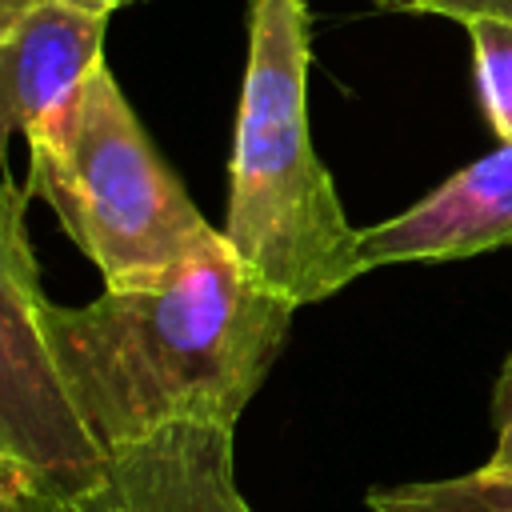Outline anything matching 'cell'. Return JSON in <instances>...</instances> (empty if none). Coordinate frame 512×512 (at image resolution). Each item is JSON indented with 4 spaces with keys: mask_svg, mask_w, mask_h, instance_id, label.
I'll return each instance as SVG.
<instances>
[{
    "mask_svg": "<svg viewBox=\"0 0 512 512\" xmlns=\"http://www.w3.org/2000/svg\"><path fill=\"white\" fill-rule=\"evenodd\" d=\"M296 304L256 284L224 232L168 276L104 288L88 304H44L60 380L112 452L168 424H228L276 364Z\"/></svg>",
    "mask_w": 512,
    "mask_h": 512,
    "instance_id": "6da1fadb",
    "label": "cell"
},
{
    "mask_svg": "<svg viewBox=\"0 0 512 512\" xmlns=\"http://www.w3.org/2000/svg\"><path fill=\"white\" fill-rule=\"evenodd\" d=\"M308 0H248V56L228 164L224 240L268 292L316 304L360 268L356 236L308 132Z\"/></svg>",
    "mask_w": 512,
    "mask_h": 512,
    "instance_id": "7a4b0ae2",
    "label": "cell"
},
{
    "mask_svg": "<svg viewBox=\"0 0 512 512\" xmlns=\"http://www.w3.org/2000/svg\"><path fill=\"white\" fill-rule=\"evenodd\" d=\"M28 152L32 196L48 200L104 288L152 284L220 236L152 148L104 56L88 68L64 128Z\"/></svg>",
    "mask_w": 512,
    "mask_h": 512,
    "instance_id": "3957f363",
    "label": "cell"
},
{
    "mask_svg": "<svg viewBox=\"0 0 512 512\" xmlns=\"http://www.w3.org/2000/svg\"><path fill=\"white\" fill-rule=\"evenodd\" d=\"M32 188L0 176V456L24 464L40 488H84L104 476L108 452L84 428L44 336L36 248L28 236Z\"/></svg>",
    "mask_w": 512,
    "mask_h": 512,
    "instance_id": "277c9868",
    "label": "cell"
},
{
    "mask_svg": "<svg viewBox=\"0 0 512 512\" xmlns=\"http://www.w3.org/2000/svg\"><path fill=\"white\" fill-rule=\"evenodd\" d=\"M496 248H512V144H496L400 216L356 236L364 272L384 264H448Z\"/></svg>",
    "mask_w": 512,
    "mask_h": 512,
    "instance_id": "5b68a950",
    "label": "cell"
},
{
    "mask_svg": "<svg viewBox=\"0 0 512 512\" xmlns=\"http://www.w3.org/2000/svg\"><path fill=\"white\" fill-rule=\"evenodd\" d=\"M104 56V16L64 4H44L24 24L0 32V164L8 140L24 132L28 144L52 140L88 76Z\"/></svg>",
    "mask_w": 512,
    "mask_h": 512,
    "instance_id": "8992f818",
    "label": "cell"
},
{
    "mask_svg": "<svg viewBox=\"0 0 512 512\" xmlns=\"http://www.w3.org/2000/svg\"><path fill=\"white\" fill-rule=\"evenodd\" d=\"M104 480L124 512H252L236 488L228 424H168L120 444Z\"/></svg>",
    "mask_w": 512,
    "mask_h": 512,
    "instance_id": "52a82bcc",
    "label": "cell"
},
{
    "mask_svg": "<svg viewBox=\"0 0 512 512\" xmlns=\"http://www.w3.org/2000/svg\"><path fill=\"white\" fill-rule=\"evenodd\" d=\"M372 512H512V476L476 468L468 476L392 484L368 492Z\"/></svg>",
    "mask_w": 512,
    "mask_h": 512,
    "instance_id": "ba28073f",
    "label": "cell"
},
{
    "mask_svg": "<svg viewBox=\"0 0 512 512\" xmlns=\"http://www.w3.org/2000/svg\"><path fill=\"white\" fill-rule=\"evenodd\" d=\"M472 40V76L488 128L500 144H512V20L504 16H464Z\"/></svg>",
    "mask_w": 512,
    "mask_h": 512,
    "instance_id": "9c48e42d",
    "label": "cell"
},
{
    "mask_svg": "<svg viewBox=\"0 0 512 512\" xmlns=\"http://www.w3.org/2000/svg\"><path fill=\"white\" fill-rule=\"evenodd\" d=\"M8 512H124L120 500L112 496L108 480L100 476L96 484L84 488H32L28 496H20Z\"/></svg>",
    "mask_w": 512,
    "mask_h": 512,
    "instance_id": "30bf717a",
    "label": "cell"
},
{
    "mask_svg": "<svg viewBox=\"0 0 512 512\" xmlns=\"http://www.w3.org/2000/svg\"><path fill=\"white\" fill-rule=\"evenodd\" d=\"M492 428H496V444L484 468L512 476V356L500 364V376L492 388Z\"/></svg>",
    "mask_w": 512,
    "mask_h": 512,
    "instance_id": "8fae6325",
    "label": "cell"
},
{
    "mask_svg": "<svg viewBox=\"0 0 512 512\" xmlns=\"http://www.w3.org/2000/svg\"><path fill=\"white\" fill-rule=\"evenodd\" d=\"M424 12L464 20V16H504L512 20V0H424Z\"/></svg>",
    "mask_w": 512,
    "mask_h": 512,
    "instance_id": "7c38bea8",
    "label": "cell"
},
{
    "mask_svg": "<svg viewBox=\"0 0 512 512\" xmlns=\"http://www.w3.org/2000/svg\"><path fill=\"white\" fill-rule=\"evenodd\" d=\"M32 488H40V480L24 468V464H16L12 456H0V512H8L20 496H28Z\"/></svg>",
    "mask_w": 512,
    "mask_h": 512,
    "instance_id": "4fadbf2b",
    "label": "cell"
},
{
    "mask_svg": "<svg viewBox=\"0 0 512 512\" xmlns=\"http://www.w3.org/2000/svg\"><path fill=\"white\" fill-rule=\"evenodd\" d=\"M44 4H52V0H0V32L24 24V20H28L32 12H40Z\"/></svg>",
    "mask_w": 512,
    "mask_h": 512,
    "instance_id": "5bb4252c",
    "label": "cell"
},
{
    "mask_svg": "<svg viewBox=\"0 0 512 512\" xmlns=\"http://www.w3.org/2000/svg\"><path fill=\"white\" fill-rule=\"evenodd\" d=\"M64 8H76V12H88V16H112L116 8H128V4H140V0H56Z\"/></svg>",
    "mask_w": 512,
    "mask_h": 512,
    "instance_id": "9a60e30c",
    "label": "cell"
},
{
    "mask_svg": "<svg viewBox=\"0 0 512 512\" xmlns=\"http://www.w3.org/2000/svg\"><path fill=\"white\" fill-rule=\"evenodd\" d=\"M372 4L388 12H424V0H372Z\"/></svg>",
    "mask_w": 512,
    "mask_h": 512,
    "instance_id": "2e32d148",
    "label": "cell"
}]
</instances>
